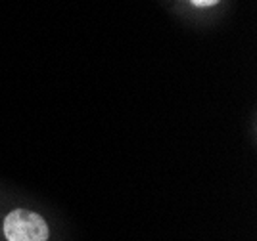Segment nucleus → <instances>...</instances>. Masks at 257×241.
<instances>
[{
	"label": "nucleus",
	"mask_w": 257,
	"mask_h": 241,
	"mask_svg": "<svg viewBox=\"0 0 257 241\" xmlns=\"http://www.w3.org/2000/svg\"><path fill=\"white\" fill-rule=\"evenodd\" d=\"M221 0H190V4H192L194 8H213Z\"/></svg>",
	"instance_id": "obj_2"
},
{
	"label": "nucleus",
	"mask_w": 257,
	"mask_h": 241,
	"mask_svg": "<svg viewBox=\"0 0 257 241\" xmlns=\"http://www.w3.org/2000/svg\"><path fill=\"white\" fill-rule=\"evenodd\" d=\"M0 241H62V235L41 210L0 203Z\"/></svg>",
	"instance_id": "obj_1"
}]
</instances>
